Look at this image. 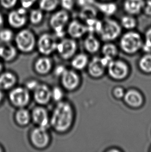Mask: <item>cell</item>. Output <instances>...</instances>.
Listing matches in <instances>:
<instances>
[{"instance_id":"obj_1","label":"cell","mask_w":151,"mask_h":152,"mask_svg":"<svg viewBox=\"0 0 151 152\" xmlns=\"http://www.w3.org/2000/svg\"><path fill=\"white\" fill-rule=\"evenodd\" d=\"M74 110L70 103L61 101L57 102L50 118V124L55 132H68L74 123Z\"/></svg>"},{"instance_id":"obj_2","label":"cell","mask_w":151,"mask_h":152,"mask_svg":"<svg viewBox=\"0 0 151 152\" xmlns=\"http://www.w3.org/2000/svg\"><path fill=\"white\" fill-rule=\"evenodd\" d=\"M143 39L142 35L135 30L127 31L120 37L119 45L125 53L133 55L142 48Z\"/></svg>"},{"instance_id":"obj_3","label":"cell","mask_w":151,"mask_h":152,"mask_svg":"<svg viewBox=\"0 0 151 152\" xmlns=\"http://www.w3.org/2000/svg\"><path fill=\"white\" fill-rule=\"evenodd\" d=\"M122 29L118 21L111 17H106L102 21V29L98 35L104 42H112L120 37Z\"/></svg>"},{"instance_id":"obj_4","label":"cell","mask_w":151,"mask_h":152,"mask_svg":"<svg viewBox=\"0 0 151 152\" xmlns=\"http://www.w3.org/2000/svg\"><path fill=\"white\" fill-rule=\"evenodd\" d=\"M15 43L19 50L23 53H29L34 50L37 41L31 30L23 29L16 35Z\"/></svg>"},{"instance_id":"obj_5","label":"cell","mask_w":151,"mask_h":152,"mask_svg":"<svg viewBox=\"0 0 151 152\" xmlns=\"http://www.w3.org/2000/svg\"><path fill=\"white\" fill-rule=\"evenodd\" d=\"M70 15L67 10L62 9L54 12L49 20V25L57 37L63 39L65 35V28L69 23Z\"/></svg>"},{"instance_id":"obj_6","label":"cell","mask_w":151,"mask_h":152,"mask_svg":"<svg viewBox=\"0 0 151 152\" xmlns=\"http://www.w3.org/2000/svg\"><path fill=\"white\" fill-rule=\"evenodd\" d=\"M109 76L115 80H122L127 78L129 73L128 64L122 60L113 59L107 66Z\"/></svg>"},{"instance_id":"obj_7","label":"cell","mask_w":151,"mask_h":152,"mask_svg":"<svg viewBox=\"0 0 151 152\" xmlns=\"http://www.w3.org/2000/svg\"><path fill=\"white\" fill-rule=\"evenodd\" d=\"M9 100L15 107H25L30 100V94L28 89L23 87L13 88L9 94Z\"/></svg>"},{"instance_id":"obj_8","label":"cell","mask_w":151,"mask_h":152,"mask_svg":"<svg viewBox=\"0 0 151 152\" xmlns=\"http://www.w3.org/2000/svg\"><path fill=\"white\" fill-rule=\"evenodd\" d=\"M30 138L32 144L38 149L46 148L50 141L47 128L40 126H37L31 131Z\"/></svg>"},{"instance_id":"obj_9","label":"cell","mask_w":151,"mask_h":152,"mask_svg":"<svg viewBox=\"0 0 151 152\" xmlns=\"http://www.w3.org/2000/svg\"><path fill=\"white\" fill-rule=\"evenodd\" d=\"M78 50L76 40L72 38H64L57 43L56 51L60 57L64 60L71 59L75 55Z\"/></svg>"},{"instance_id":"obj_10","label":"cell","mask_w":151,"mask_h":152,"mask_svg":"<svg viewBox=\"0 0 151 152\" xmlns=\"http://www.w3.org/2000/svg\"><path fill=\"white\" fill-rule=\"evenodd\" d=\"M110 61L104 57L93 58L89 62L86 67L88 73L93 78H100L104 75L107 70V66Z\"/></svg>"},{"instance_id":"obj_11","label":"cell","mask_w":151,"mask_h":152,"mask_svg":"<svg viewBox=\"0 0 151 152\" xmlns=\"http://www.w3.org/2000/svg\"><path fill=\"white\" fill-rule=\"evenodd\" d=\"M57 44L55 37L49 33L41 35L36 43L39 52L44 56L50 55L56 51Z\"/></svg>"},{"instance_id":"obj_12","label":"cell","mask_w":151,"mask_h":152,"mask_svg":"<svg viewBox=\"0 0 151 152\" xmlns=\"http://www.w3.org/2000/svg\"><path fill=\"white\" fill-rule=\"evenodd\" d=\"M27 10L21 7L9 12L7 21L10 27L14 29H20L26 25L28 21Z\"/></svg>"},{"instance_id":"obj_13","label":"cell","mask_w":151,"mask_h":152,"mask_svg":"<svg viewBox=\"0 0 151 152\" xmlns=\"http://www.w3.org/2000/svg\"><path fill=\"white\" fill-rule=\"evenodd\" d=\"M62 86L68 91H74L77 88L80 83L79 74L75 71L66 69L61 76Z\"/></svg>"},{"instance_id":"obj_14","label":"cell","mask_w":151,"mask_h":152,"mask_svg":"<svg viewBox=\"0 0 151 152\" xmlns=\"http://www.w3.org/2000/svg\"><path fill=\"white\" fill-rule=\"evenodd\" d=\"M67 32L72 39H79L86 35L88 29L84 23L75 19L68 23Z\"/></svg>"},{"instance_id":"obj_15","label":"cell","mask_w":151,"mask_h":152,"mask_svg":"<svg viewBox=\"0 0 151 152\" xmlns=\"http://www.w3.org/2000/svg\"><path fill=\"white\" fill-rule=\"evenodd\" d=\"M123 99L127 105L132 108H139L144 102L142 94L134 89H131L126 91Z\"/></svg>"},{"instance_id":"obj_16","label":"cell","mask_w":151,"mask_h":152,"mask_svg":"<svg viewBox=\"0 0 151 152\" xmlns=\"http://www.w3.org/2000/svg\"><path fill=\"white\" fill-rule=\"evenodd\" d=\"M31 118L37 126L47 128L50 118L47 110L43 106L35 107L31 113Z\"/></svg>"},{"instance_id":"obj_17","label":"cell","mask_w":151,"mask_h":152,"mask_svg":"<svg viewBox=\"0 0 151 152\" xmlns=\"http://www.w3.org/2000/svg\"><path fill=\"white\" fill-rule=\"evenodd\" d=\"M34 91V99L41 105L47 104L51 99V90L45 84H39Z\"/></svg>"},{"instance_id":"obj_18","label":"cell","mask_w":151,"mask_h":152,"mask_svg":"<svg viewBox=\"0 0 151 152\" xmlns=\"http://www.w3.org/2000/svg\"><path fill=\"white\" fill-rule=\"evenodd\" d=\"M145 1V0H124L123 9L126 14L136 16L142 12Z\"/></svg>"},{"instance_id":"obj_19","label":"cell","mask_w":151,"mask_h":152,"mask_svg":"<svg viewBox=\"0 0 151 152\" xmlns=\"http://www.w3.org/2000/svg\"><path fill=\"white\" fill-rule=\"evenodd\" d=\"M94 6L98 12L106 17H111L118 11V6L113 1H96Z\"/></svg>"},{"instance_id":"obj_20","label":"cell","mask_w":151,"mask_h":152,"mask_svg":"<svg viewBox=\"0 0 151 152\" xmlns=\"http://www.w3.org/2000/svg\"><path fill=\"white\" fill-rule=\"evenodd\" d=\"M83 46L89 53H96L100 49V41L94 33H88L84 39Z\"/></svg>"},{"instance_id":"obj_21","label":"cell","mask_w":151,"mask_h":152,"mask_svg":"<svg viewBox=\"0 0 151 152\" xmlns=\"http://www.w3.org/2000/svg\"><path fill=\"white\" fill-rule=\"evenodd\" d=\"M52 68V62L47 56L39 58L35 62L34 69L37 73L41 75H45L50 72Z\"/></svg>"},{"instance_id":"obj_22","label":"cell","mask_w":151,"mask_h":152,"mask_svg":"<svg viewBox=\"0 0 151 152\" xmlns=\"http://www.w3.org/2000/svg\"><path fill=\"white\" fill-rule=\"evenodd\" d=\"M16 83V77L12 72H3L0 74V89L2 91L13 88Z\"/></svg>"},{"instance_id":"obj_23","label":"cell","mask_w":151,"mask_h":152,"mask_svg":"<svg viewBox=\"0 0 151 152\" xmlns=\"http://www.w3.org/2000/svg\"><path fill=\"white\" fill-rule=\"evenodd\" d=\"M17 55V50L9 43L4 44L0 46V58L5 61H12Z\"/></svg>"},{"instance_id":"obj_24","label":"cell","mask_w":151,"mask_h":152,"mask_svg":"<svg viewBox=\"0 0 151 152\" xmlns=\"http://www.w3.org/2000/svg\"><path fill=\"white\" fill-rule=\"evenodd\" d=\"M80 9L79 16L80 19L83 21L84 23L86 21L97 18L99 12L94 5L86 6L80 8Z\"/></svg>"},{"instance_id":"obj_25","label":"cell","mask_w":151,"mask_h":152,"mask_svg":"<svg viewBox=\"0 0 151 152\" xmlns=\"http://www.w3.org/2000/svg\"><path fill=\"white\" fill-rule=\"evenodd\" d=\"M17 123L21 126H25L29 124L31 121V114L25 107L19 108L15 115Z\"/></svg>"},{"instance_id":"obj_26","label":"cell","mask_w":151,"mask_h":152,"mask_svg":"<svg viewBox=\"0 0 151 152\" xmlns=\"http://www.w3.org/2000/svg\"><path fill=\"white\" fill-rule=\"evenodd\" d=\"M89 62V58L86 55L79 53L72 58L71 65L75 70H82L87 67Z\"/></svg>"},{"instance_id":"obj_27","label":"cell","mask_w":151,"mask_h":152,"mask_svg":"<svg viewBox=\"0 0 151 152\" xmlns=\"http://www.w3.org/2000/svg\"><path fill=\"white\" fill-rule=\"evenodd\" d=\"M119 23L122 29L127 31L135 30L138 25V21L136 16L126 14L121 18Z\"/></svg>"},{"instance_id":"obj_28","label":"cell","mask_w":151,"mask_h":152,"mask_svg":"<svg viewBox=\"0 0 151 152\" xmlns=\"http://www.w3.org/2000/svg\"><path fill=\"white\" fill-rule=\"evenodd\" d=\"M103 57L110 61L114 59L118 54V48L114 44L111 42H106L102 48Z\"/></svg>"},{"instance_id":"obj_29","label":"cell","mask_w":151,"mask_h":152,"mask_svg":"<svg viewBox=\"0 0 151 152\" xmlns=\"http://www.w3.org/2000/svg\"><path fill=\"white\" fill-rule=\"evenodd\" d=\"M140 70L145 74H151V53H149L142 56L138 62Z\"/></svg>"},{"instance_id":"obj_30","label":"cell","mask_w":151,"mask_h":152,"mask_svg":"<svg viewBox=\"0 0 151 152\" xmlns=\"http://www.w3.org/2000/svg\"><path fill=\"white\" fill-rule=\"evenodd\" d=\"M60 4V0H39V7L43 12H51L55 10Z\"/></svg>"},{"instance_id":"obj_31","label":"cell","mask_w":151,"mask_h":152,"mask_svg":"<svg viewBox=\"0 0 151 152\" xmlns=\"http://www.w3.org/2000/svg\"><path fill=\"white\" fill-rule=\"evenodd\" d=\"M44 18L43 11L40 8L31 10L29 16V21L31 24L37 25L41 23Z\"/></svg>"},{"instance_id":"obj_32","label":"cell","mask_w":151,"mask_h":152,"mask_svg":"<svg viewBox=\"0 0 151 152\" xmlns=\"http://www.w3.org/2000/svg\"><path fill=\"white\" fill-rule=\"evenodd\" d=\"M14 37V33L10 29H0V41L4 44L9 43Z\"/></svg>"},{"instance_id":"obj_33","label":"cell","mask_w":151,"mask_h":152,"mask_svg":"<svg viewBox=\"0 0 151 152\" xmlns=\"http://www.w3.org/2000/svg\"><path fill=\"white\" fill-rule=\"evenodd\" d=\"M142 48L147 53L151 51V27L147 28L144 34Z\"/></svg>"},{"instance_id":"obj_34","label":"cell","mask_w":151,"mask_h":152,"mask_svg":"<svg viewBox=\"0 0 151 152\" xmlns=\"http://www.w3.org/2000/svg\"><path fill=\"white\" fill-rule=\"evenodd\" d=\"M63 91L59 87H55L51 90V99L57 102L62 101L63 98Z\"/></svg>"},{"instance_id":"obj_35","label":"cell","mask_w":151,"mask_h":152,"mask_svg":"<svg viewBox=\"0 0 151 152\" xmlns=\"http://www.w3.org/2000/svg\"><path fill=\"white\" fill-rule=\"evenodd\" d=\"M60 3L62 9L69 12L74 8L76 0H60Z\"/></svg>"},{"instance_id":"obj_36","label":"cell","mask_w":151,"mask_h":152,"mask_svg":"<svg viewBox=\"0 0 151 152\" xmlns=\"http://www.w3.org/2000/svg\"><path fill=\"white\" fill-rule=\"evenodd\" d=\"M18 0H0V5L2 8L10 10L16 5Z\"/></svg>"},{"instance_id":"obj_37","label":"cell","mask_w":151,"mask_h":152,"mask_svg":"<svg viewBox=\"0 0 151 152\" xmlns=\"http://www.w3.org/2000/svg\"><path fill=\"white\" fill-rule=\"evenodd\" d=\"M125 91L124 89L121 87H116L113 90V96L115 98L117 99H121L123 98L124 96Z\"/></svg>"},{"instance_id":"obj_38","label":"cell","mask_w":151,"mask_h":152,"mask_svg":"<svg viewBox=\"0 0 151 152\" xmlns=\"http://www.w3.org/2000/svg\"><path fill=\"white\" fill-rule=\"evenodd\" d=\"M97 0H76V4L80 8L84 7L86 6L94 5Z\"/></svg>"},{"instance_id":"obj_39","label":"cell","mask_w":151,"mask_h":152,"mask_svg":"<svg viewBox=\"0 0 151 152\" xmlns=\"http://www.w3.org/2000/svg\"><path fill=\"white\" fill-rule=\"evenodd\" d=\"M142 12L145 16L151 17V0H145Z\"/></svg>"},{"instance_id":"obj_40","label":"cell","mask_w":151,"mask_h":152,"mask_svg":"<svg viewBox=\"0 0 151 152\" xmlns=\"http://www.w3.org/2000/svg\"><path fill=\"white\" fill-rule=\"evenodd\" d=\"M36 1L37 0H19L21 7L26 10L31 8Z\"/></svg>"},{"instance_id":"obj_41","label":"cell","mask_w":151,"mask_h":152,"mask_svg":"<svg viewBox=\"0 0 151 152\" xmlns=\"http://www.w3.org/2000/svg\"><path fill=\"white\" fill-rule=\"evenodd\" d=\"M39 85L38 81L34 80H31L27 82L25 85V88L28 89L29 91H34L37 88V86Z\"/></svg>"},{"instance_id":"obj_42","label":"cell","mask_w":151,"mask_h":152,"mask_svg":"<svg viewBox=\"0 0 151 152\" xmlns=\"http://www.w3.org/2000/svg\"><path fill=\"white\" fill-rule=\"evenodd\" d=\"M66 69H66L64 66H62V65L58 66L55 68V70H54V73L57 76L61 77Z\"/></svg>"},{"instance_id":"obj_43","label":"cell","mask_w":151,"mask_h":152,"mask_svg":"<svg viewBox=\"0 0 151 152\" xmlns=\"http://www.w3.org/2000/svg\"><path fill=\"white\" fill-rule=\"evenodd\" d=\"M4 17L2 16V14L0 13V29L2 28L3 26L4 25Z\"/></svg>"},{"instance_id":"obj_44","label":"cell","mask_w":151,"mask_h":152,"mask_svg":"<svg viewBox=\"0 0 151 152\" xmlns=\"http://www.w3.org/2000/svg\"><path fill=\"white\" fill-rule=\"evenodd\" d=\"M3 97H4V95H3V93H2V90L0 89V103L1 102L2 100H3Z\"/></svg>"},{"instance_id":"obj_45","label":"cell","mask_w":151,"mask_h":152,"mask_svg":"<svg viewBox=\"0 0 151 152\" xmlns=\"http://www.w3.org/2000/svg\"><path fill=\"white\" fill-rule=\"evenodd\" d=\"M3 64H2V62L0 61V74H1V72H2V70H3Z\"/></svg>"},{"instance_id":"obj_46","label":"cell","mask_w":151,"mask_h":152,"mask_svg":"<svg viewBox=\"0 0 151 152\" xmlns=\"http://www.w3.org/2000/svg\"><path fill=\"white\" fill-rule=\"evenodd\" d=\"M100 1H113L114 0H99Z\"/></svg>"},{"instance_id":"obj_47","label":"cell","mask_w":151,"mask_h":152,"mask_svg":"<svg viewBox=\"0 0 151 152\" xmlns=\"http://www.w3.org/2000/svg\"><path fill=\"white\" fill-rule=\"evenodd\" d=\"M3 151V149H2V148L0 146V152H2Z\"/></svg>"},{"instance_id":"obj_48","label":"cell","mask_w":151,"mask_h":152,"mask_svg":"<svg viewBox=\"0 0 151 152\" xmlns=\"http://www.w3.org/2000/svg\"><path fill=\"white\" fill-rule=\"evenodd\" d=\"M0 46H1V45H0Z\"/></svg>"}]
</instances>
